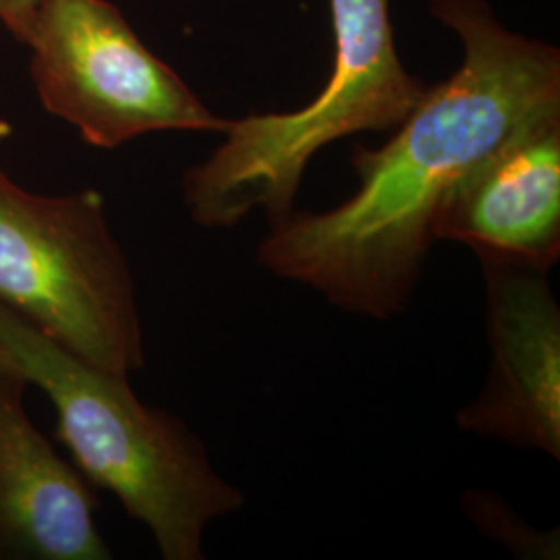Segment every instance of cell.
Returning a JSON list of instances; mask_svg holds the SVG:
<instances>
[{"instance_id": "obj_10", "label": "cell", "mask_w": 560, "mask_h": 560, "mask_svg": "<svg viewBox=\"0 0 560 560\" xmlns=\"http://www.w3.org/2000/svg\"><path fill=\"white\" fill-rule=\"evenodd\" d=\"M11 136H13V127H11V122L0 117V145H2L4 141L9 140Z\"/></svg>"}, {"instance_id": "obj_3", "label": "cell", "mask_w": 560, "mask_h": 560, "mask_svg": "<svg viewBox=\"0 0 560 560\" xmlns=\"http://www.w3.org/2000/svg\"><path fill=\"white\" fill-rule=\"evenodd\" d=\"M332 71L320 94L291 113L231 119L221 145L183 177V200L203 229H231L261 210L270 226L295 210L303 173L332 141L399 127L428 92L395 46L390 0H328Z\"/></svg>"}, {"instance_id": "obj_1", "label": "cell", "mask_w": 560, "mask_h": 560, "mask_svg": "<svg viewBox=\"0 0 560 560\" xmlns=\"http://www.w3.org/2000/svg\"><path fill=\"white\" fill-rule=\"evenodd\" d=\"M463 62L378 150L358 148L360 189L324 212L270 226L258 261L345 312L399 316L420 282L442 206L506 141L560 115V52L506 30L486 0H432Z\"/></svg>"}, {"instance_id": "obj_9", "label": "cell", "mask_w": 560, "mask_h": 560, "mask_svg": "<svg viewBox=\"0 0 560 560\" xmlns=\"http://www.w3.org/2000/svg\"><path fill=\"white\" fill-rule=\"evenodd\" d=\"M44 0H0V23L18 40L27 42Z\"/></svg>"}, {"instance_id": "obj_4", "label": "cell", "mask_w": 560, "mask_h": 560, "mask_svg": "<svg viewBox=\"0 0 560 560\" xmlns=\"http://www.w3.org/2000/svg\"><path fill=\"white\" fill-rule=\"evenodd\" d=\"M0 305L92 365L143 368L136 282L98 189L40 196L0 168Z\"/></svg>"}, {"instance_id": "obj_6", "label": "cell", "mask_w": 560, "mask_h": 560, "mask_svg": "<svg viewBox=\"0 0 560 560\" xmlns=\"http://www.w3.org/2000/svg\"><path fill=\"white\" fill-rule=\"evenodd\" d=\"M492 363L460 430L560 459V307L548 270L478 258Z\"/></svg>"}, {"instance_id": "obj_5", "label": "cell", "mask_w": 560, "mask_h": 560, "mask_svg": "<svg viewBox=\"0 0 560 560\" xmlns=\"http://www.w3.org/2000/svg\"><path fill=\"white\" fill-rule=\"evenodd\" d=\"M42 106L115 150L161 131L224 133L231 119L159 59L108 0H44L25 42Z\"/></svg>"}, {"instance_id": "obj_8", "label": "cell", "mask_w": 560, "mask_h": 560, "mask_svg": "<svg viewBox=\"0 0 560 560\" xmlns=\"http://www.w3.org/2000/svg\"><path fill=\"white\" fill-rule=\"evenodd\" d=\"M27 382L0 365V560H108L96 494L25 411Z\"/></svg>"}, {"instance_id": "obj_2", "label": "cell", "mask_w": 560, "mask_h": 560, "mask_svg": "<svg viewBox=\"0 0 560 560\" xmlns=\"http://www.w3.org/2000/svg\"><path fill=\"white\" fill-rule=\"evenodd\" d=\"M0 365L48 397L57 439L81 476L148 527L162 559H203L210 523L240 511L245 499L179 418L141 402L129 376L81 360L4 305Z\"/></svg>"}, {"instance_id": "obj_7", "label": "cell", "mask_w": 560, "mask_h": 560, "mask_svg": "<svg viewBox=\"0 0 560 560\" xmlns=\"http://www.w3.org/2000/svg\"><path fill=\"white\" fill-rule=\"evenodd\" d=\"M434 240L550 270L560 258V115L523 129L442 206Z\"/></svg>"}]
</instances>
